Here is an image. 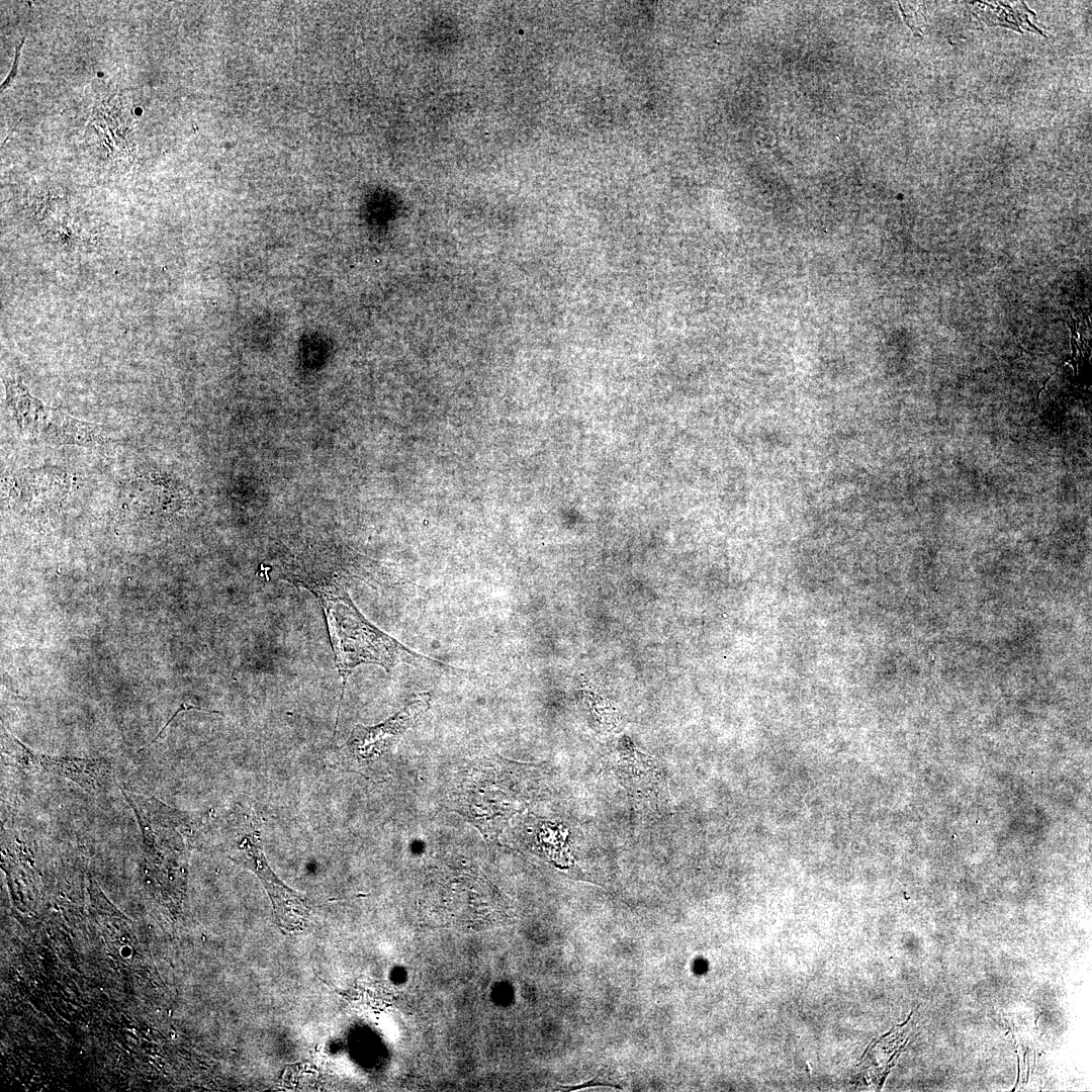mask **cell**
I'll return each instance as SVG.
<instances>
[{
    "instance_id": "cell-3",
    "label": "cell",
    "mask_w": 1092,
    "mask_h": 1092,
    "mask_svg": "<svg viewBox=\"0 0 1092 1092\" xmlns=\"http://www.w3.org/2000/svg\"><path fill=\"white\" fill-rule=\"evenodd\" d=\"M4 741V753L18 768L66 778L90 794L100 793L110 780L107 760L35 753L8 734Z\"/></svg>"
},
{
    "instance_id": "cell-6",
    "label": "cell",
    "mask_w": 1092,
    "mask_h": 1092,
    "mask_svg": "<svg viewBox=\"0 0 1092 1092\" xmlns=\"http://www.w3.org/2000/svg\"><path fill=\"white\" fill-rule=\"evenodd\" d=\"M65 476L53 470H23L10 476L5 490L9 502L39 510L64 499L70 486Z\"/></svg>"
},
{
    "instance_id": "cell-2",
    "label": "cell",
    "mask_w": 1092,
    "mask_h": 1092,
    "mask_svg": "<svg viewBox=\"0 0 1092 1092\" xmlns=\"http://www.w3.org/2000/svg\"><path fill=\"white\" fill-rule=\"evenodd\" d=\"M232 859L253 871L263 883L273 905L278 924L284 933L304 928L309 917L306 898L286 886L270 869L261 849L257 831L246 833L237 844Z\"/></svg>"
},
{
    "instance_id": "cell-7",
    "label": "cell",
    "mask_w": 1092,
    "mask_h": 1092,
    "mask_svg": "<svg viewBox=\"0 0 1092 1092\" xmlns=\"http://www.w3.org/2000/svg\"><path fill=\"white\" fill-rule=\"evenodd\" d=\"M55 445H101L110 441L104 430L95 424L74 419L61 411H51L39 432Z\"/></svg>"
},
{
    "instance_id": "cell-8",
    "label": "cell",
    "mask_w": 1092,
    "mask_h": 1092,
    "mask_svg": "<svg viewBox=\"0 0 1092 1092\" xmlns=\"http://www.w3.org/2000/svg\"><path fill=\"white\" fill-rule=\"evenodd\" d=\"M5 383L7 404L18 426L28 432H40L48 417L47 408L21 383L12 380Z\"/></svg>"
},
{
    "instance_id": "cell-4",
    "label": "cell",
    "mask_w": 1092,
    "mask_h": 1092,
    "mask_svg": "<svg viewBox=\"0 0 1092 1092\" xmlns=\"http://www.w3.org/2000/svg\"><path fill=\"white\" fill-rule=\"evenodd\" d=\"M430 704L428 693L420 694L399 712L384 722L366 727L357 725L339 753L344 758L373 759L383 755L426 711Z\"/></svg>"
},
{
    "instance_id": "cell-9",
    "label": "cell",
    "mask_w": 1092,
    "mask_h": 1092,
    "mask_svg": "<svg viewBox=\"0 0 1092 1092\" xmlns=\"http://www.w3.org/2000/svg\"><path fill=\"white\" fill-rule=\"evenodd\" d=\"M1019 1078H1020V1061H1019V1056H1017V1078H1016V1083H1015V1085H1014V1087L1012 1089V1092L1015 1091V1089H1016V1087L1018 1085V1082H1019Z\"/></svg>"
},
{
    "instance_id": "cell-1",
    "label": "cell",
    "mask_w": 1092,
    "mask_h": 1092,
    "mask_svg": "<svg viewBox=\"0 0 1092 1092\" xmlns=\"http://www.w3.org/2000/svg\"><path fill=\"white\" fill-rule=\"evenodd\" d=\"M285 579L297 587L310 592L324 611L335 664L342 678L339 707L348 677L356 667L362 664H376L387 672L399 663L426 668L453 669L411 651L367 621L337 580L313 576L309 573H289Z\"/></svg>"
},
{
    "instance_id": "cell-5",
    "label": "cell",
    "mask_w": 1092,
    "mask_h": 1092,
    "mask_svg": "<svg viewBox=\"0 0 1092 1092\" xmlns=\"http://www.w3.org/2000/svg\"><path fill=\"white\" fill-rule=\"evenodd\" d=\"M184 491L166 475L145 474L125 481L118 502L124 514L159 518L176 513L184 504Z\"/></svg>"
}]
</instances>
